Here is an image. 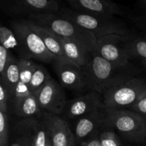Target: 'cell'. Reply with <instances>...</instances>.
<instances>
[{
	"label": "cell",
	"instance_id": "cell-1",
	"mask_svg": "<svg viewBox=\"0 0 146 146\" xmlns=\"http://www.w3.org/2000/svg\"><path fill=\"white\" fill-rule=\"evenodd\" d=\"M86 90L102 94L106 90L123 84L138 74L132 64L121 66L101 57L93 55L92 59L83 67Z\"/></svg>",
	"mask_w": 146,
	"mask_h": 146
},
{
	"label": "cell",
	"instance_id": "cell-2",
	"mask_svg": "<svg viewBox=\"0 0 146 146\" xmlns=\"http://www.w3.org/2000/svg\"><path fill=\"white\" fill-rule=\"evenodd\" d=\"M26 19L45 27L61 38L78 43L91 52L94 51L96 37L85 29L57 13L32 14Z\"/></svg>",
	"mask_w": 146,
	"mask_h": 146
},
{
	"label": "cell",
	"instance_id": "cell-3",
	"mask_svg": "<svg viewBox=\"0 0 146 146\" xmlns=\"http://www.w3.org/2000/svg\"><path fill=\"white\" fill-rule=\"evenodd\" d=\"M9 25L18 41L17 52L20 58L46 64L54 63L56 59L33 29L31 21L27 19H14L9 21Z\"/></svg>",
	"mask_w": 146,
	"mask_h": 146
},
{
	"label": "cell",
	"instance_id": "cell-4",
	"mask_svg": "<svg viewBox=\"0 0 146 146\" xmlns=\"http://www.w3.org/2000/svg\"><path fill=\"white\" fill-rule=\"evenodd\" d=\"M57 14L91 32L96 40L111 34H131L126 24L116 17L91 15L66 7H61Z\"/></svg>",
	"mask_w": 146,
	"mask_h": 146
},
{
	"label": "cell",
	"instance_id": "cell-5",
	"mask_svg": "<svg viewBox=\"0 0 146 146\" xmlns=\"http://www.w3.org/2000/svg\"><path fill=\"white\" fill-rule=\"evenodd\" d=\"M104 127L117 131L131 143L146 142V119L144 115L130 110L106 108Z\"/></svg>",
	"mask_w": 146,
	"mask_h": 146
},
{
	"label": "cell",
	"instance_id": "cell-6",
	"mask_svg": "<svg viewBox=\"0 0 146 146\" xmlns=\"http://www.w3.org/2000/svg\"><path fill=\"white\" fill-rule=\"evenodd\" d=\"M106 108L128 110L146 95V79L135 76L101 94Z\"/></svg>",
	"mask_w": 146,
	"mask_h": 146
},
{
	"label": "cell",
	"instance_id": "cell-7",
	"mask_svg": "<svg viewBox=\"0 0 146 146\" xmlns=\"http://www.w3.org/2000/svg\"><path fill=\"white\" fill-rule=\"evenodd\" d=\"M131 35L111 34L98 38L92 54L117 65H128L131 58L125 49V45Z\"/></svg>",
	"mask_w": 146,
	"mask_h": 146
},
{
	"label": "cell",
	"instance_id": "cell-8",
	"mask_svg": "<svg viewBox=\"0 0 146 146\" xmlns=\"http://www.w3.org/2000/svg\"><path fill=\"white\" fill-rule=\"evenodd\" d=\"M1 10L10 17L44 13H58L61 6L57 0H0Z\"/></svg>",
	"mask_w": 146,
	"mask_h": 146
},
{
	"label": "cell",
	"instance_id": "cell-9",
	"mask_svg": "<svg viewBox=\"0 0 146 146\" xmlns=\"http://www.w3.org/2000/svg\"><path fill=\"white\" fill-rule=\"evenodd\" d=\"M14 133L17 141L27 146H46L48 135L41 114L17 121Z\"/></svg>",
	"mask_w": 146,
	"mask_h": 146
},
{
	"label": "cell",
	"instance_id": "cell-10",
	"mask_svg": "<svg viewBox=\"0 0 146 146\" xmlns=\"http://www.w3.org/2000/svg\"><path fill=\"white\" fill-rule=\"evenodd\" d=\"M41 111L47 113L59 115L66 105V99L62 86L51 78L36 94Z\"/></svg>",
	"mask_w": 146,
	"mask_h": 146
},
{
	"label": "cell",
	"instance_id": "cell-11",
	"mask_svg": "<svg viewBox=\"0 0 146 146\" xmlns=\"http://www.w3.org/2000/svg\"><path fill=\"white\" fill-rule=\"evenodd\" d=\"M105 109L93 111L74 120L73 133L75 137L76 145H80L95 136L104 128L106 119Z\"/></svg>",
	"mask_w": 146,
	"mask_h": 146
},
{
	"label": "cell",
	"instance_id": "cell-12",
	"mask_svg": "<svg viewBox=\"0 0 146 146\" xmlns=\"http://www.w3.org/2000/svg\"><path fill=\"white\" fill-rule=\"evenodd\" d=\"M41 115L53 146H76L74 133L65 119L44 112Z\"/></svg>",
	"mask_w": 146,
	"mask_h": 146
},
{
	"label": "cell",
	"instance_id": "cell-13",
	"mask_svg": "<svg viewBox=\"0 0 146 146\" xmlns=\"http://www.w3.org/2000/svg\"><path fill=\"white\" fill-rule=\"evenodd\" d=\"M57 76L62 87L74 91L86 90L82 67L65 58H56L54 62Z\"/></svg>",
	"mask_w": 146,
	"mask_h": 146
},
{
	"label": "cell",
	"instance_id": "cell-14",
	"mask_svg": "<svg viewBox=\"0 0 146 146\" xmlns=\"http://www.w3.org/2000/svg\"><path fill=\"white\" fill-rule=\"evenodd\" d=\"M105 108L101 94L91 91L78 98L67 101L63 113L70 119L76 120L93 111Z\"/></svg>",
	"mask_w": 146,
	"mask_h": 146
},
{
	"label": "cell",
	"instance_id": "cell-15",
	"mask_svg": "<svg viewBox=\"0 0 146 146\" xmlns=\"http://www.w3.org/2000/svg\"><path fill=\"white\" fill-rule=\"evenodd\" d=\"M71 9L79 12L104 17L122 16L124 11L112 0H66Z\"/></svg>",
	"mask_w": 146,
	"mask_h": 146
},
{
	"label": "cell",
	"instance_id": "cell-16",
	"mask_svg": "<svg viewBox=\"0 0 146 146\" xmlns=\"http://www.w3.org/2000/svg\"><path fill=\"white\" fill-rule=\"evenodd\" d=\"M58 41L64 50L66 57L80 67H85L92 59V52L78 43L57 36Z\"/></svg>",
	"mask_w": 146,
	"mask_h": 146
},
{
	"label": "cell",
	"instance_id": "cell-17",
	"mask_svg": "<svg viewBox=\"0 0 146 146\" xmlns=\"http://www.w3.org/2000/svg\"><path fill=\"white\" fill-rule=\"evenodd\" d=\"M13 111L17 116L22 118L38 116L43 113L36 96L30 94L22 98H12Z\"/></svg>",
	"mask_w": 146,
	"mask_h": 146
},
{
	"label": "cell",
	"instance_id": "cell-18",
	"mask_svg": "<svg viewBox=\"0 0 146 146\" xmlns=\"http://www.w3.org/2000/svg\"><path fill=\"white\" fill-rule=\"evenodd\" d=\"M35 64L36 63L32 60L19 58V81L12 98H22L31 94L29 84Z\"/></svg>",
	"mask_w": 146,
	"mask_h": 146
},
{
	"label": "cell",
	"instance_id": "cell-19",
	"mask_svg": "<svg viewBox=\"0 0 146 146\" xmlns=\"http://www.w3.org/2000/svg\"><path fill=\"white\" fill-rule=\"evenodd\" d=\"M33 29L37 32V34L40 36L42 39L43 42L44 43L46 48L48 51L54 56L56 58H65L68 59L64 54V50L61 44L57 38L56 35L51 31L50 30L47 29L45 27L36 24L31 22Z\"/></svg>",
	"mask_w": 146,
	"mask_h": 146
},
{
	"label": "cell",
	"instance_id": "cell-20",
	"mask_svg": "<svg viewBox=\"0 0 146 146\" xmlns=\"http://www.w3.org/2000/svg\"><path fill=\"white\" fill-rule=\"evenodd\" d=\"M19 81V58L12 54L7 66L4 74L0 76V82L2 83L9 92L11 98H13L14 91Z\"/></svg>",
	"mask_w": 146,
	"mask_h": 146
},
{
	"label": "cell",
	"instance_id": "cell-21",
	"mask_svg": "<svg viewBox=\"0 0 146 146\" xmlns=\"http://www.w3.org/2000/svg\"><path fill=\"white\" fill-rule=\"evenodd\" d=\"M130 58L146 59V36H137L131 34L125 45Z\"/></svg>",
	"mask_w": 146,
	"mask_h": 146
},
{
	"label": "cell",
	"instance_id": "cell-22",
	"mask_svg": "<svg viewBox=\"0 0 146 146\" xmlns=\"http://www.w3.org/2000/svg\"><path fill=\"white\" fill-rule=\"evenodd\" d=\"M51 78V76L45 67L36 64L29 84L31 94L36 95Z\"/></svg>",
	"mask_w": 146,
	"mask_h": 146
},
{
	"label": "cell",
	"instance_id": "cell-23",
	"mask_svg": "<svg viewBox=\"0 0 146 146\" xmlns=\"http://www.w3.org/2000/svg\"><path fill=\"white\" fill-rule=\"evenodd\" d=\"M0 43L1 45L8 50L15 49L18 51L19 43L17 36L11 28L1 26L0 27Z\"/></svg>",
	"mask_w": 146,
	"mask_h": 146
},
{
	"label": "cell",
	"instance_id": "cell-24",
	"mask_svg": "<svg viewBox=\"0 0 146 146\" xmlns=\"http://www.w3.org/2000/svg\"><path fill=\"white\" fill-rule=\"evenodd\" d=\"M101 146H124L119 137L111 128L104 127L98 133Z\"/></svg>",
	"mask_w": 146,
	"mask_h": 146
},
{
	"label": "cell",
	"instance_id": "cell-25",
	"mask_svg": "<svg viewBox=\"0 0 146 146\" xmlns=\"http://www.w3.org/2000/svg\"><path fill=\"white\" fill-rule=\"evenodd\" d=\"M9 117L8 113L0 111V146H8Z\"/></svg>",
	"mask_w": 146,
	"mask_h": 146
},
{
	"label": "cell",
	"instance_id": "cell-26",
	"mask_svg": "<svg viewBox=\"0 0 146 146\" xmlns=\"http://www.w3.org/2000/svg\"><path fill=\"white\" fill-rule=\"evenodd\" d=\"M11 98L7 87L0 82V111L8 113V101Z\"/></svg>",
	"mask_w": 146,
	"mask_h": 146
},
{
	"label": "cell",
	"instance_id": "cell-27",
	"mask_svg": "<svg viewBox=\"0 0 146 146\" xmlns=\"http://www.w3.org/2000/svg\"><path fill=\"white\" fill-rule=\"evenodd\" d=\"M12 54L3 46H0V76L4 74L7 66L11 58Z\"/></svg>",
	"mask_w": 146,
	"mask_h": 146
},
{
	"label": "cell",
	"instance_id": "cell-28",
	"mask_svg": "<svg viewBox=\"0 0 146 146\" xmlns=\"http://www.w3.org/2000/svg\"><path fill=\"white\" fill-rule=\"evenodd\" d=\"M131 21H133L135 27L142 31L143 34L146 36V15L142 14V15L134 16V17H130Z\"/></svg>",
	"mask_w": 146,
	"mask_h": 146
},
{
	"label": "cell",
	"instance_id": "cell-29",
	"mask_svg": "<svg viewBox=\"0 0 146 146\" xmlns=\"http://www.w3.org/2000/svg\"><path fill=\"white\" fill-rule=\"evenodd\" d=\"M128 110L146 115V95L144 96L136 104L132 106Z\"/></svg>",
	"mask_w": 146,
	"mask_h": 146
},
{
	"label": "cell",
	"instance_id": "cell-30",
	"mask_svg": "<svg viewBox=\"0 0 146 146\" xmlns=\"http://www.w3.org/2000/svg\"><path fill=\"white\" fill-rule=\"evenodd\" d=\"M98 133L94 136L93 138H90L88 141H85L83 143L78 145V146H101V142H100Z\"/></svg>",
	"mask_w": 146,
	"mask_h": 146
},
{
	"label": "cell",
	"instance_id": "cell-31",
	"mask_svg": "<svg viewBox=\"0 0 146 146\" xmlns=\"http://www.w3.org/2000/svg\"><path fill=\"white\" fill-rule=\"evenodd\" d=\"M140 5L144 11V14L146 15V0H139Z\"/></svg>",
	"mask_w": 146,
	"mask_h": 146
},
{
	"label": "cell",
	"instance_id": "cell-32",
	"mask_svg": "<svg viewBox=\"0 0 146 146\" xmlns=\"http://www.w3.org/2000/svg\"><path fill=\"white\" fill-rule=\"evenodd\" d=\"M11 146H27V145H25L24 143H21V142L16 141V142L14 143H13Z\"/></svg>",
	"mask_w": 146,
	"mask_h": 146
},
{
	"label": "cell",
	"instance_id": "cell-33",
	"mask_svg": "<svg viewBox=\"0 0 146 146\" xmlns=\"http://www.w3.org/2000/svg\"><path fill=\"white\" fill-rule=\"evenodd\" d=\"M140 61H141V64L143 66L144 68L146 70V59H140Z\"/></svg>",
	"mask_w": 146,
	"mask_h": 146
},
{
	"label": "cell",
	"instance_id": "cell-34",
	"mask_svg": "<svg viewBox=\"0 0 146 146\" xmlns=\"http://www.w3.org/2000/svg\"><path fill=\"white\" fill-rule=\"evenodd\" d=\"M46 146H53L52 144H51V141H50L49 138H48V140H47Z\"/></svg>",
	"mask_w": 146,
	"mask_h": 146
},
{
	"label": "cell",
	"instance_id": "cell-35",
	"mask_svg": "<svg viewBox=\"0 0 146 146\" xmlns=\"http://www.w3.org/2000/svg\"><path fill=\"white\" fill-rule=\"evenodd\" d=\"M145 115V119H146V115Z\"/></svg>",
	"mask_w": 146,
	"mask_h": 146
}]
</instances>
